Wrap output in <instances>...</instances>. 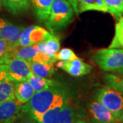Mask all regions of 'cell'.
Returning a JSON list of instances; mask_svg holds the SVG:
<instances>
[{
    "mask_svg": "<svg viewBox=\"0 0 123 123\" xmlns=\"http://www.w3.org/2000/svg\"><path fill=\"white\" fill-rule=\"evenodd\" d=\"M70 95L68 90L61 83L34 93L27 103L22 105V111L32 115L36 120L40 116L57 107L70 103Z\"/></svg>",
    "mask_w": 123,
    "mask_h": 123,
    "instance_id": "6da1fadb",
    "label": "cell"
},
{
    "mask_svg": "<svg viewBox=\"0 0 123 123\" xmlns=\"http://www.w3.org/2000/svg\"><path fill=\"white\" fill-rule=\"evenodd\" d=\"M74 13L73 6L67 0H54L45 25L51 31H61L72 21Z\"/></svg>",
    "mask_w": 123,
    "mask_h": 123,
    "instance_id": "7a4b0ae2",
    "label": "cell"
},
{
    "mask_svg": "<svg viewBox=\"0 0 123 123\" xmlns=\"http://www.w3.org/2000/svg\"><path fill=\"white\" fill-rule=\"evenodd\" d=\"M86 113L81 108L71 105L70 103L50 110L37 119L38 123H74L84 120Z\"/></svg>",
    "mask_w": 123,
    "mask_h": 123,
    "instance_id": "3957f363",
    "label": "cell"
},
{
    "mask_svg": "<svg viewBox=\"0 0 123 123\" xmlns=\"http://www.w3.org/2000/svg\"><path fill=\"white\" fill-rule=\"evenodd\" d=\"M92 59L104 71L116 72L123 68V49H101L94 53Z\"/></svg>",
    "mask_w": 123,
    "mask_h": 123,
    "instance_id": "277c9868",
    "label": "cell"
},
{
    "mask_svg": "<svg viewBox=\"0 0 123 123\" xmlns=\"http://www.w3.org/2000/svg\"><path fill=\"white\" fill-rule=\"evenodd\" d=\"M0 66L15 83L27 80L32 73L28 61L23 59L5 57L0 60Z\"/></svg>",
    "mask_w": 123,
    "mask_h": 123,
    "instance_id": "5b68a950",
    "label": "cell"
},
{
    "mask_svg": "<svg viewBox=\"0 0 123 123\" xmlns=\"http://www.w3.org/2000/svg\"><path fill=\"white\" fill-rule=\"evenodd\" d=\"M96 98L120 120L123 111V92L106 86L97 91Z\"/></svg>",
    "mask_w": 123,
    "mask_h": 123,
    "instance_id": "8992f818",
    "label": "cell"
},
{
    "mask_svg": "<svg viewBox=\"0 0 123 123\" xmlns=\"http://www.w3.org/2000/svg\"><path fill=\"white\" fill-rule=\"evenodd\" d=\"M50 32L37 25H31L24 28L18 40V46L26 47L38 44L44 42Z\"/></svg>",
    "mask_w": 123,
    "mask_h": 123,
    "instance_id": "52a82bcc",
    "label": "cell"
},
{
    "mask_svg": "<svg viewBox=\"0 0 123 123\" xmlns=\"http://www.w3.org/2000/svg\"><path fill=\"white\" fill-rule=\"evenodd\" d=\"M22 105L16 100L0 103V123H15L22 113Z\"/></svg>",
    "mask_w": 123,
    "mask_h": 123,
    "instance_id": "ba28073f",
    "label": "cell"
},
{
    "mask_svg": "<svg viewBox=\"0 0 123 123\" xmlns=\"http://www.w3.org/2000/svg\"><path fill=\"white\" fill-rule=\"evenodd\" d=\"M24 27L13 25L8 21L0 18V38L8 42L12 48L18 46V40Z\"/></svg>",
    "mask_w": 123,
    "mask_h": 123,
    "instance_id": "9c48e42d",
    "label": "cell"
},
{
    "mask_svg": "<svg viewBox=\"0 0 123 123\" xmlns=\"http://www.w3.org/2000/svg\"><path fill=\"white\" fill-rule=\"evenodd\" d=\"M92 119L103 123H121V121L101 102L96 100L92 101L88 106Z\"/></svg>",
    "mask_w": 123,
    "mask_h": 123,
    "instance_id": "30bf717a",
    "label": "cell"
},
{
    "mask_svg": "<svg viewBox=\"0 0 123 123\" xmlns=\"http://www.w3.org/2000/svg\"><path fill=\"white\" fill-rule=\"evenodd\" d=\"M57 66L68 74L75 77L88 75L92 69V66L83 62L79 57L70 61L59 62Z\"/></svg>",
    "mask_w": 123,
    "mask_h": 123,
    "instance_id": "8fae6325",
    "label": "cell"
},
{
    "mask_svg": "<svg viewBox=\"0 0 123 123\" xmlns=\"http://www.w3.org/2000/svg\"><path fill=\"white\" fill-rule=\"evenodd\" d=\"M15 82L11 81L0 66V103L15 99Z\"/></svg>",
    "mask_w": 123,
    "mask_h": 123,
    "instance_id": "7c38bea8",
    "label": "cell"
},
{
    "mask_svg": "<svg viewBox=\"0 0 123 123\" xmlns=\"http://www.w3.org/2000/svg\"><path fill=\"white\" fill-rule=\"evenodd\" d=\"M34 93L35 91L34 88L27 80L15 83V99L20 104L24 105L27 103L33 97Z\"/></svg>",
    "mask_w": 123,
    "mask_h": 123,
    "instance_id": "4fadbf2b",
    "label": "cell"
},
{
    "mask_svg": "<svg viewBox=\"0 0 123 123\" xmlns=\"http://www.w3.org/2000/svg\"><path fill=\"white\" fill-rule=\"evenodd\" d=\"M53 1L54 0H30L32 10L38 21L45 22L47 20Z\"/></svg>",
    "mask_w": 123,
    "mask_h": 123,
    "instance_id": "5bb4252c",
    "label": "cell"
},
{
    "mask_svg": "<svg viewBox=\"0 0 123 123\" xmlns=\"http://www.w3.org/2000/svg\"><path fill=\"white\" fill-rule=\"evenodd\" d=\"M39 50L38 44H34L31 46L26 47L17 46L12 49L6 57H16L30 61L32 60V58L35 56V55L38 53Z\"/></svg>",
    "mask_w": 123,
    "mask_h": 123,
    "instance_id": "9a60e30c",
    "label": "cell"
},
{
    "mask_svg": "<svg viewBox=\"0 0 123 123\" xmlns=\"http://www.w3.org/2000/svg\"><path fill=\"white\" fill-rule=\"evenodd\" d=\"M5 9L12 14H20L25 12L30 6V0H2Z\"/></svg>",
    "mask_w": 123,
    "mask_h": 123,
    "instance_id": "2e32d148",
    "label": "cell"
},
{
    "mask_svg": "<svg viewBox=\"0 0 123 123\" xmlns=\"http://www.w3.org/2000/svg\"><path fill=\"white\" fill-rule=\"evenodd\" d=\"M79 14L87 11H98L107 12L104 0H77Z\"/></svg>",
    "mask_w": 123,
    "mask_h": 123,
    "instance_id": "e0dca14e",
    "label": "cell"
},
{
    "mask_svg": "<svg viewBox=\"0 0 123 123\" xmlns=\"http://www.w3.org/2000/svg\"><path fill=\"white\" fill-rule=\"evenodd\" d=\"M28 62L30 64L32 73L35 75L42 77L50 78L55 73V68L51 64H44L32 60H30Z\"/></svg>",
    "mask_w": 123,
    "mask_h": 123,
    "instance_id": "ac0fdd59",
    "label": "cell"
},
{
    "mask_svg": "<svg viewBox=\"0 0 123 123\" xmlns=\"http://www.w3.org/2000/svg\"><path fill=\"white\" fill-rule=\"evenodd\" d=\"M27 80L30 83L35 92L49 88L53 85H55L57 82L53 79L39 77V76L35 75L33 73H31L29 76V77Z\"/></svg>",
    "mask_w": 123,
    "mask_h": 123,
    "instance_id": "d6986e66",
    "label": "cell"
},
{
    "mask_svg": "<svg viewBox=\"0 0 123 123\" xmlns=\"http://www.w3.org/2000/svg\"><path fill=\"white\" fill-rule=\"evenodd\" d=\"M109 48L123 49V17L119 18L115 25L114 38L110 43Z\"/></svg>",
    "mask_w": 123,
    "mask_h": 123,
    "instance_id": "ffe728a7",
    "label": "cell"
},
{
    "mask_svg": "<svg viewBox=\"0 0 123 123\" xmlns=\"http://www.w3.org/2000/svg\"><path fill=\"white\" fill-rule=\"evenodd\" d=\"M107 8V12L118 21L123 17V0H104Z\"/></svg>",
    "mask_w": 123,
    "mask_h": 123,
    "instance_id": "44dd1931",
    "label": "cell"
},
{
    "mask_svg": "<svg viewBox=\"0 0 123 123\" xmlns=\"http://www.w3.org/2000/svg\"><path fill=\"white\" fill-rule=\"evenodd\" d=\"M106 86L123 92V78L115 74H107L103 77Z\"/></svg>",
    "mask_w": 123,
    "mask_h": 123,
    "instance_id": "7402d4cb",
    "label": "cell"
},
{
    "mask_svg": "<svg viewBox=\"0 0 123 123\" xmlns=\"http://www.w3.org/2000/svg\"><path fill=\"white\" fill-rule=\"evenodd\" d=\"M55 57L56 60L59 61H70L78 58L74 51L69 48H64L59 50V51L55 53Z\"/></svg>",
    "mask_w": 123,
    "mask_h": 123,
    "instance_id": "603a6c76",
    "label": "cell"
},
{
    "mask_svg": "<svg viewBox=\"0 0 123 123\" xmlns=\"http://www.w3.org/2000/svg\"><path fill=\"white\" fill-rule=\"evenodd\" d=\"M43 43L55 53L59 51L60 48V40L57 36L52 34L51 33H50V34Z\"/></svg>",
    "mask_w": 123,
    "mask_h": 123,
    "instance_id": "cb8c5ba5",
    "label": "cell"
},
{
    "mask_svg": "<svg viewBox=\"0 0 123 123\" xmlns=\"http://www.w3.org/2000/svg\"><path fill=\"white\" fill-rule=\"evenodd\" d=\"M32 61L44 63V64H53L56 61L55 57L51 56L42 51H38V53L35 55V56L32 58Z\"/></svg>",
    "mask_w": 123,
    "mask_h": 123,
    "instance_id": "d4e9b609",
    "label": "cell"
},
{
    "mask_svg": "<svg viewBox=\"0 0 123 123\" xmlns=\"http://www.w3.org/2000/svg\"><path fill=\"white\" fill-rule=\"evenodd\" d=\"M12 49L8 42L0 38V60L6 57Z\"/></svg>",
    "mask_w": 123,
    "mask_h": 123,
    "instance_id": "484cf974",
    "label": "cell"
},
{
    "mask_svg": "<svg viewBox=\"0 0 123 123\" xmlns=\"http://www.w3.org/2000/svg\"><path fill=\"white\" fill-rule=\"evenodd\" d=\"M15 123H38V122L32 115L22 111L20 117Z\"/></svg>",
    "mask_w": 123,
    "mask_h": 123,
    "instance_id": "4316f807",
    "label": "cell"
},
{
    "mask_svg": "<svg viewBox=\"0 0 123 123\" xmlns=\"http://www.w3.org/2000/svg\"><path fill=\"white\" fill-rule=\"evenodd\" d=\"M71 6H73L75 13L78 15L79 14V10H78V6H77V0H67Z\"/></svg>",
    "mask_w": 123,
    "mask_h": 123,
    "instance_id": "83f0119b",
    "label": "cell"
},
{
    "mask_svg": "<svg viewBox=\"0 0 123 123\" xmlns=\"http://www.w3.org/2000/svg\"><path fill=\"white\" fill-rule=\"evenodd\" d=\"M115 73H117L118 75H120V77H122L123 78V69H120V70H117L116 72H115Z\"/></svg>",
    "mask_w": 123,
    "mask_h": 123,
    "instance_id": "f1b7e54d",
    "label": "cell"
},
{
    "mask_svg": "<svg viewBox=\"0 0 123 123\" xmlns=\"http://www.w3.org/2000/svg\"><path fill=\"white\" fill-rule=\"evenodd\" d=\"M91 123H103V122H99V121H97V120H95L94 119L91 120Z\"/></svg>",
    "mask_w": 123,
    "mask_h": 123,
    "instance_id": "f546056e",
    "label": "cell"
},
{
    "mask_svg": "<svg viewBox=\"0 0 123 123\" xmlns=\"http://www.w3.org/2000/svg\"><path fill=\"white\" fill-rule=\"evenodd\" d=\"M74 123H88L87 122H86L84 120H83V119H81V120H77V121H76V122H75Z\"/></svg>",
    "mask_w": 123,
    "mask_h": 123,
    "instance_id": "4dcf8cb0",
    "label": "cell"
},
{
    "mask_svg": "<svg viewBox=\"0 0 123 123\" xmlns=\"http://www.w3.org/2000/svg\"><path fill=\"white\" fill-rule=\"evenodd\" d=\"M123 111L121 114V116H120V121H123Z\"/></svg>",
    "mask_w": 123,
    "mask_h": 123,
    "instance_id": "1f68e13d",
    "label": "cell"
},
{
    "mask_svg": "<svg viewBox=\"0 0 123 123\" xmlns=\"http://www.w3.org/2000/svg\"><path fill=\"white\" fill-rule=\"evenodd\" d=\"M2 0H0V10L1 8V6H2Z\"/></svg>",
    "mask_w": 123,
    "mask_h": 123,
    "instance_id": "d6a6232c",
    "label": "cell"
},
{
    "mask_svg": "<svg viewBox=\"0 0 123 123\" xmlns=\"http://www.w3.org/2000/svg\"><path fill=\"white\" fill-rule=\"evenodd\" d=\"M123 123V121H121V123Z\"/></svg>",
    "mask_w": 123,
    "mask_h": 123,
    "instance_id": "836d02e7",
    "label": "cell"
}]
</instances>
